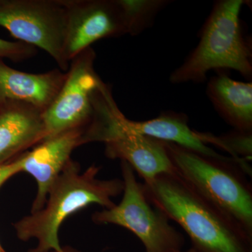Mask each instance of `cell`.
<instances>
[{"label":"cell","instance_id":"cell-1","mask_svg":"<svg viewBox=\"0 0 252 252\" xmlns=\"http://www.w3.org/2000/svg\"><path fill=\"white\" fill-rule=\"evenodd\" d=\"M154 207L187 233L198 252H252V236L177 172L142 183Z\"/></svg>","mask_w":252,"mask_h":252},{"label":"cell","instance_id":"cell-2","mask_svg":"<svg viewBox=\"0 0 252 252\" xmlns=\"http://www.w3.org/2000/svg\"><path fill=\"white\" fill-rule=\"evenodd\" d=\"M100 169L94 164L81 172L79 164L71 159L50 189L44 207L14 223L20 240H37V246L29 252H63L59 229L68 217L93 204L103 209L116 205L113 198L123 193L124 182L97 178Z\"/></svg>","mask_w":252,"mask_h":252},{"label":"cell","instance_id":"cell-3","mask_svg":"<svg viewBox=\"0 0 252 252\" xmlns=\"http://www.w3.org/2000/svg\"><path fill=\"white\" fill-rule=\"evenodd\" d=\"M175 172L252 236V176L249 162L215 158L163 142Z\"/></svg>","mask_w":252,"mask_h":252},{"label":"cell","instance_id":"cell-4","mask_svg":"<svg viewBox=\"0 0 252 252\" xmlns=\"http://www.w3.org/2000/svg\"><path fill=\"white\" fill-rule=\"evenodd\" d=\"M244 0H220L214 5L200 34L198 46L170 74L172 84H200L210 71L233 69L252 77V52L240 24Z\"/></svg>","mask_w":252,"mask_h":252},{"label":"cell","instance_id":"cell-5","mask_svg":"<svg viewBox=\"0 0 252 252\" xmlns=\"http://www.w3.org/2000/svg\"><path fill=\"white\" fill-rule=\"evenodd\" d=\"M93 106L94 114L84 132V144L102 142L106 157L127 162L144 182L175 172L162 141L129 128L127 118L118 107L112 89L105 83L94 91Z\"/></svg>","mask_w":252,"mask_h":252},{"label":"cell","instance_id":"cell-6","mask_svg":"<svg viewBox=\"0 0 252 252\" xmlns=\"http://www.w3.org/2000/svg\"><path fill=\"white\" fill-rule=\"evenodd\" d=\"M124 191L119 204L94 212L96 224H114L130 230L140 240L146 252H177L185 245L184 235L170 220L146 196L143 185L137 181L129 164L121 161Z\"/></svg>","mask_w":252,"mask_h":252},{"label":"cell","instance_id":"cell-7","mask_svg":"<svg viewBox=\"0 0 252 252\" xmlns=\"http://www.w3.org/2000/svg\"><path fill=\"white\" fill-rule=\"evenodd\" d=\"M65 9L61 0H0V26L18 41L46 51L67 72L63 56Z\"/></svg>","mask_w":252,"mask_h":252},{"label":"cell","instance_id":"cell-8","mask_svg":"<svg viewBox=\"0 0 252 252\" xmlns=\"http://www.w3.org/2000/svg\"><path fill=\"white\" fill-rule=\"evenodd\" d=\"M95 58L94 50L90 47L69 63L62 88L43 113L45 139L64 131L86 127L90 124L94 114L93 97L102 81L94 71Z\"/></svg>","mask_w":252,"mask_h":252},{"label":"cell","instance_id":"cell-9","mask_svg":"<svg viewBox=\"0 0 252 252\" xmlns=\"http://www.w3.org/2000/svg\"><path fill=\"white\" fill-rule=\"evenodd\" d=\"M66 21L63 56L69 64L91 44L127 34L117 0H61Z\"/></svg>","mask_w":252,"mask_h":252},{"label":"cell","instance_id":"cell-10","mask_svg":"<svg viewBox=\"0 0 252 252\" xmlns=\"http://www.w3.org/2000/svg\"><path fill=\"white\" fill-rule=\"evenodd\" d=\"M85 130L86 127H78L64 131L41 141L19 156L21 172L31 175L37 184L31 212L39 211L45 205L50 189L71 160L73 151L84 144Z\"/></svg>","mask_w":252,"mask_h":252},{"label":"cell","instance_id":"cell-11","mask_svg":"<svg viewBox=\"0 0 252 252\" xmlns=\"http://www.w3.org/2000/svg\"><path fill=\"white\" fill-rule=\"evenodd\" d=\"M67 72L55 69L41 74L21 72L0 59V105L20 102L44 113L64 84Z\"/></svg>","mask_w":252,"mask_h":252},{"label":"cell","instance_id":"cell-12","mask_svg":"<svg viewBox=\"0 0 252 252\" xmlns=\"http://www.w3.org/2000/svg\"><path fill=\"white\" fill-rule=\"evenodd\" d=\"M45 138L42 112L20 102L0 105V164L14 160Z\"/></svg>","mask_w":252,"mask_h":252},{"label":"cell","instance_id":"cell-13","mask_svg":"<svg viewBox=\"0 0 252 252\" xmlns=\"http://www.w3.org/2000/svg\"><path fill=\"white\" fill-rule=\"evenodd\" d=\"M207 94L220 117L235 130L252 131V83L225 74L212 77Z\"/></svg>","mask_w":252,"mask_h":252},{"label":"cell","instance_id":"cell-14","mask_svg":"<svg viewBox=\"0 0 252 252\" xmlns=\"http://www.w3.org/2000/svg\"><path fill=\"white\" fill-rule=\"evenodd\" d=\"M186 114L174 112H164L157 117L142 122L127 119L129 128L141 135L177 144L183 148L206 157L223 158L225 156L217 153L203 143L199 138L197 131L189 126Z\"/></svg>","mask_w":252,"mask_h":252},{"label":"cell","instance_id":"cell-15","mask_svg":"<svg viewBox=\"0 0 252 252\" xmlns=\"http://www.w3.org/2000/svg\"><path fill=\"white\" fill-rule=\"evenodd\" d=\"M122 9L127 34H140L153 22L160 10L170 2L165 0H117Z\"/></svg>","mask_w":252,"mask_h":252},{"label":"cell","instance_id":"cell-16","mask_svg":"<svg viewBox=\"0 0 252 252\" xmlns=\"http://www.w3.org/2000/svg\"><path fill=\"white\" fill-rule=\"evenodd\" d=\"M199 138L205 144H211L225 151L239 161L250 162L252 157V131L235 130L220 136L197 131Z\"/></svg>","mask_w":252,"mask_h":252},{"label":"cell","instance_id":"cell-17","mask_svg":"<svg viewBox=\"0 0 252 252\" xmlns=\"http://www.w3.org/2000/svg\"><path fill=\"white\" fill-rule=\"evenodd\" d=\"M36 48L21 41H10L0 39V59H7L21 62L35 56Z\"/></svg>","mask_w":252,"mask_h":252},{"label":"cell","instance_id":"cell-18","mask_svg":"<svg viewBox=\"0 0 252 252\" xmlns=\"http://www.w3.org/2000/svg\"><path fill=\"white\" fill-rule=\"evenodd\" d=\"M21 172L19 157L5 163L0 164V187L10 177Z\"/></svg>","mask_w":252,"mask_h":252},{"label":"cell","instance_id":"cell-19","mask_svg":"<svg viewBox=\"0 0 252 252\" xmlns=\"http://www.w3.org/2000/svg\"><path fill=\"white\" fill-rule=\"evenodd\" d=\"M197 252L196 250H194L193 248H190V249H189V250H180V251H179V252Z\"/></svg>","mask_w":252,"mask_h":252},{"label":"cell","instance_id":"cell-20","mask_svg":"<svg viewBox=\"0 0 252 252\" xmlns=\"http://www.w3.org/2000/svg\"><path fill=\"white\" fill-rule=\"evenodd\" d=\"M73 252L69 251V250H63V252L52 251V252Z\"/></svg>","mask_w":252,"mask_h":252},{"label":"cell","instance_id":"cell-21","mask_svg":"<svg viewBox=\"0 0 252 252\" xmlns=\"http://www.w3.org/2000/svg\"><path fill=\"white\" fill-rule=\"evenodd\" d=\"M0 252H5L4 250L1 248V245H0Z\"/></svg>","mask_w":252,"mask_h":252}]
</instances>
